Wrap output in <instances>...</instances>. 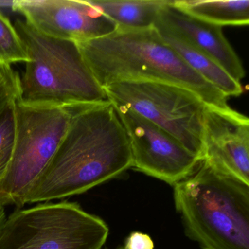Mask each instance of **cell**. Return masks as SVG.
<instances>
[{
  "label": "cell",
  "instance_id": "cell-11",
  "mask_svg": "<svg viewBox=\"0 0 249 249\" xmlns=\"http://www.w3.org/2000/svg\"><path fill=\"white\" fill-rule=\"evenodd\" d=\"M173 1L161 10L157 21L211 56L233 79L240 83L246 75L244 68L223 34L222 27L187 15L175 8Z\"/></svg>",
  "mask_w": 249,
  "mask_h": 249
},
{
  "label": "cell",
  "instance_id": "cell-13",
  "mask_svg": "<svg viewBox=\"0 0 249 249\" xmlns=\"http://www.w3.org/2000/svg\"><path fill=\"white\" fill-rule=\"evenodd\" d=\"M108 17L117 29L140 30L154 27L160 11L172 0H88Z\"/></svg>",
  "mask_w": 249,
  "mask_h": 249
},
{
  "label": "cell",
  "instance_id": "cell-17",
  "mask_svg": "<svg viewBox=\"0 0 249 249\" xmlns=\"http://www.w3.org/2000/svg\"><path fill=\"white\" fill-rule=\"evenodd\" d=\"M21 78L11 65L0 63V110L19 100Z\"/></svg>",
  "mask_w": 249,
  "mask_h": 249
},
{
  "label": "cell",
  "instance_id": "cell-2",
  "mask_svg": "<svg viewBox=\"0 0 249 249\" xmlns=\"http://www.w3.org/2000/svg\"><path fill=\"white\" fill-rule=\"evenodd\" d=\"M77 43L103 89L122 81H157L186 89L206 106L230 107L228 97L195 72L154 27L117 29L104 37Z\"/></svg>",
  "mask_w": 249,
  "mask_h": 249
},
{
  "label": "cell",
  "instance_id": "cell-12",
  "mask_svg": "<svg viewBox=\"0 0 249 249\" xmlns=\"http://www.w3.org/2000/svg\"><path fill=\"white\" fill-rule=\"evenodd\" d=\"M154 27L163 40L195 72L226 97L241 95L243 89L240 83L233 79L211 56L158 21H156Z\"/></svg>",
  "mask_w": 249,
  "mask_h": 249
},
{
  "label": "cell",
  "instance_id": "cell-1",
  "mask_svg": "<svg viewBox=\"0 0 249 249\" xmlns=\"http://www.w3.org/2000/svg\"><path fill=\"white\" fill-rule=\"evenodd\" d=\"M130 145L110 102L80 107L27 204L81 195L132 167Z\"/></svg>",
  "mask_w": 249,
  "mask_h": 249
},
{
  "label": "cell",
  "instance_id": "cell-16",
  "mask_svg": "<svg viewBox=\"0 0 249 249\" xmlns=\"http://www.w3.org/2000/svg\"><path fill=\"white\" fill-rule=\"evenodd\" d=\"M16 102L10 103L0 110V182L8 170L14 150L16 135Z\"/></svg>",
  "mask_w": 249,
  "mask_h": 249
},
{
  "label": "cell",
  "instance_id": "cell-20",
  "mask_svg": "<svg viewBox=\"0 0 249 249\" xmlns=\"http://www.w3.org/2000/svg\"><path fill=\"white\" fill-rule=\"evenodd\" d=\"M15 2L16 1H0V8H11L12 10Z\"/></svg>",
  "mask_w": 249,
  "mask_h": 249
},
{
  "label": "cell",
  "instance_id": "cell-10",
  "mask_svg": "<svg viewBox=\"0 0 249 249\" xmlns=\"http://www.w3.org/2000/svg\"><path fill=\"white\" fill-rule=\"evenodd\" d=\"M202 160L249 186V119L231 107L206 106L202 131Z\"/></svg>",
  "mask_w": 249,
  "mask_h": 249
},
{
  "label": "cell",
  "instance_id": "cell-8",
  "mask_svg": "<svg viewBox=\"0 0 249 249\" xmlns=\"http://www.w3.org/2000/svg\"><path fill=\"white\" fill-rule=\"evenodd\" d=\"M111 103L129 140L132 168L170 185L184 180L196 170L200 159L174 137L132 109Z\"/></svg>",
  "mask_w": 249,
  "mask_h": 249
},
{
  "label": "cell",
  "instance_id": "cell-19",
  "mask_svg": "<svg viewBox=\"0 0 249 249\" xmlns=\"http://www.w3.org/2000/svg\"><path fill=\"white\" fill-rule=\"evenodd\" d=\"M6 219L7 216L5 207L0 205V233L2 231V228H3L4 225H5Z\"/></svg>",
  "mask_w": 249,
  "mask_h": 249
},
{
  "label": "cell",
  "instance_id": "cell-5",
  "mask_svg": "<svg viewBox=\"0 0 249 249\" xmlns=\"http://www.w3.org/2000/svg\"><path fill=\"white\" fill-rule=\"evenodd\" d=\"M108 226L78 202H40L17 208L0 233V249H101Z\"/></svg>",
  "mask_w": 249,
  "mask_h": 249
},
{
  "label": "cell",
  "instance_id": "cell-15",
  "mask_svg": "<svg viewBox=\"0 0 249 249\" xmlns=\"http://www.w3.org/2000/svg\"><path fill=\"white\" fill-rule=\"evenodd\" d=\"M28 61L24 42L9 19L0 12V63L11 65Z\"/></svg>",
  "mask_w": 249,
  "mask_h": 249
},
{
  "label": "cell",
  "instance_id": "cell-9",
  "mask_svg": "<svg viewBox=\"0 0 249 249\" xmlns=\"http://www.w3.org/2000/svg\"><path fill=\"white\" fill-rule=\"evenodd\" d=\"M12 11L25 17L39 33L76 43L104 37L117 26L88 1L18 0Z\"/></svg>",
  "mask_w": 249,
  "mask_h": 249
},
{
  "label": "cell",
  "instance_id": "cell-3",
  "mask_svg": "<svg viewBox=\"0 0 249 249\" xmlns=\"http://www.w3.org/2000/svg\"><path fill=\"white\" fill-rule=\"evenodd\" d=\"M186 235L202 249H249V186L201 161L173 185Z\"/></svg>",
  "mask_w": 249,
  "mask_h": 249
},
{
  "label": "cell",
  "instance_id": "cell-7",
  "mask_svg": "<svg viewBox=\"0 0 249 249\" xmlns=\"http://www.w3.org/2000/svg\"><path fill=\"white\" fill-rule=\"evenodd\" d=\"M103 89L109 101L160 126L202 161L205 104L196 94L178 86L149 81H122Z\"/></svg>",
  "mask_w": 249,
  "mask_h": 249
},
{
  "label": "cell",
  "instance_id": "cell-21",
  "mask_svg": "<svg viewBox=\"0 0 249 249\" xmlns=\"http://www.w3.org/2000/svg\"></svg>",
  "mask_w": 249,
  "mask_h": 249
},
{
  "label": "cell",
  "instance_id": "cell-4",
  "mask_svg": "<svg viewBox=\"0 0 249 249\" xmlns=\"http://www.w3.org/2000/svg\"><path fill=\"white\" fill-rule=\"evenodd\" d=\"M14 27L29 56L21 78L20 103L76 109L110 102L76 42L45 36L22 20Z\"/></svg>",
  "mask_w": 249,
  "mask_h": 249
},
{
  "label": "cell",
  "instance_id": "cell-14",
  "mask_svg": "<svg viewBox=\"0 0 249 249\" xmlns=\"http://www.w3.org/2000/svg\"><path fill=\"white\" fill-rule=\"evenodd\" d=\"M173 5L190 17L218 27H242L249 24L248 0H173Z\"/></svg>",
  "mask_w": 249,
  "mask_h": 249
},
{
  "label": "cell",
  "instance_id": "cell-6",
  "mask_svg": "<svg viewBox=\"0 0 249 249\" xmlns=\"http://www.w3.org/2000/svg\"><path fill=\"white\" fill-rule=\"evenodd\" d=\"M12 157L0 182V205L22 208L54 155L76 109L36 107L16 102Z\"/></svg>",
  "mask_w": 249,
  "mask_h": 249
},
{
  "label": "cell",
  "instance_id": "cell-18",
  "mask_svg": "<svg viewBox=\"0 0 249 249\" xmlns=\"http://www.w3.org/2000/svg\"><path fill=\"white\" fill-rule=\"evenodd\" d=\"M154 243L148 234L141 231L131 233L126 241L124 249H154Z\"/></svg>",
  "mask_w": 249,
  "mask_h": 249
}]
</instances>
